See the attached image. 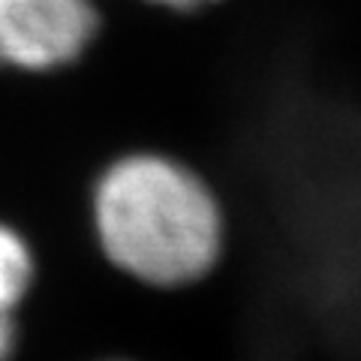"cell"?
Segmentation results:
<instances>
[{
	"label": "cell",
	"instance_id": "6da1fadb",
	"mask_svg": "<svg viewBox=\"0 0 361 361\" xmlns=\"http://www.w3.org/2000/svg\"><path fill=\"white\" fill-rule=\"evenodd\" d=\"M90 217L109 265L154 289L199 283L226 250V211L214 184L163 151L115 157L94 180Z\"/></svg>",
	"mask_w": 361,
	"mask_h": 361
},
{
	"label": "cell",
	"instance_id": "7a4b0ae2",
	"mask_svg": "<svg viewBox=\"0 0 361 361\" xmlns=\"http://www.w3.org/2000/svg\"><path fill=\"white\" fill-rule=\"evenodd\" d=\"M99 27L97 0H0V70L49 75L75 66Z\"/></svg>",
	"mask_w": 361,
	"mask_h": 361
},
{
	"label": "cell",
	"instance_id": "3957f363",
	"mask_svg": "<svg viewBox=\"0 0 361 361\" xmlns=\"http://www.w3.org/2000/svg\"><path fill=\"white\" fill-rule=\"evenodd\" d=\"M37 280V253L25 232L0 220V307L18 310Z\"/></svg>",
	"mask_w": 361,
	"mask_h": 361
},
{
	"label": "cell",
	"instance_id": "277c9868",
	"mask_svg": "<svg viewBox=\"0 0 361 361\" xmlns=\"http://www.w3.org/2000/svg\"><path fill=\"white\" fill-rule=\"evenodd\" d=\"M18 346V310L0 307V361H9Z\"/></svg>",
	"mask_w": 361,
	"mask_h": 361
},
{
	"label": "cell",
	"instance_id": "5b68a950",
	"mask_svg": "<svg viewBox=\"0 0 361 361\" xmlns=\"http://www.w3.org/2000/svg\"><path fill=\"white\" fill-rule=\"evenodd\" d=\"M157 9H169V13H180V16H193V13H202L208 6H217L223 0H145Z\"/></svg>",
	"mask_w": 361,
	"mask_h": 361
},
{
	"label": "cell",
	"instance_id": "8992f818",
	"mask_svg": "<svg viewBox=\"0 0 361 361\" xmlns=\"http://www.w3.org/2000/svg\"><path fill=\"white\" fill-rule=\"evenodd\" d=\"M106 361H130V358H106Z\"/></svg>",
	"mask_w": 361,
	"mask_h": 361
}]
</instances>
